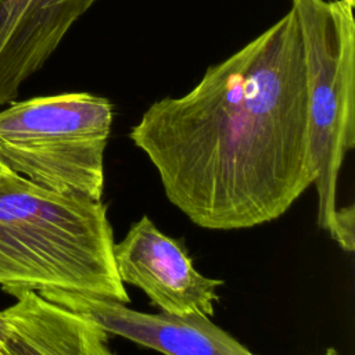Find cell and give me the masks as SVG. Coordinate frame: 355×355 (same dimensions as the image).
Segmentation results:
<instances>
[{"mask_svg": "<svg viewBox=\"0 0 355 355\" xmlns=\"http://www.w3.org/2000/svg\"><path fill=\"white\" fill-rule=\"evenodd\" d=\"M129 139L166 198L194 225L236 230L272 222L313 184L308 65L297 11L220 62L179 97L141 114Z\"/></svg>", "mask_w": 355, "mask_h": 355, "instance_id": "cell-1", "label": "cell"}, {"mask_svg": "<svg viewBox=\"0 0 355 355\" xmlns=\"http://www.w3.org/2000/svg\"><path fill=\"white\" fill-rule=\"evenodd\" d=\"M103 200L62 194L0 171V287L76 293L129 304Z\"/></svg>", "mask_w": 355, "mask_h": 355, "instance_id": "cell-2", "label": "cell"}, {"mask_svg": "<svg viewBox=\"0 0 355 355\" xmlns=\"http://www.w3.org/2000/svg\"><path fill=\"white\" fill-rule=\"evenodd\" d=\"M114 105L87 92L12 101L0 111V161L46 189L103 200Z\"/></svg>", "mask_w": 355, "mask_h": 355, "instance_id": "cell-3", "label": "cell"}, {"mask_svg": "<svg viewBox=\"0 0 355 355\" xmlns=\"http://www.w3.org/2000/svg\"><path fill=\"white\" fill-rule=\"evenodd\" d=\"M306 47L308 153L318 193V226L333 236L337 183L355 147V19L343 0H290Z\"/></svg>", "mask_w": 355, "mask_h": 355, "instance_id": "cell-4", "label": "cell"}, {"mask_svg": "<svg viewBox=\"0 0 355 355\" xmlns=\"http://www.w3.org/2000/svg\"><path fill=\"white\" fill-rule=\"evenodd\" d=\"M114 262L121 282L140 288L159 312L179 318L215 313L223 280L201 275L186 248L147 215L114 244Z\"/></svg>", "mask_w": 355, "mask_h": 355, "instance_id": "cell-5", "label": "cell"}, {"mask_svg": "<svg viewBox=\"0 0 355 355\" xmlns=\"http://www.w3.org/2000/svg\"><path fill=\"white\" fill-rule=\"evenodd\" d=\"M40 295L96 320L112 336L164 355H257L205 316L147 313L128 304L76 293L53 291Z\"/></svg>", "mask_w": 355, "mask_h": 355, "instance_id": "cell-6", "label": "cell"}, {"mask_svg": "<svg viewBox=\"0 0 355 355\" xmlns=\"http://www.w3.org/2000/svg\"><path fill=\"white\" fill-rule=\"evenodd\" d=\"M98 0H0V107L44 67L73 24Z\"/></svg>", "mask_w": 355, "mask_h": 355, "instance_id": "cell-7", "label": "cell"}, {"mask_svg": "<svg viewBox=\"0 0 355 355\" xmlns=\"http://www.w3.org/2000/svg\"><path fill=\"white\" fill-rule=\"evenodd\" d=\"M1 311L0 355H116L110 333L96 320L22 291Z\"/></svg>", "mask_w": 355, "mask_h": 355, "instance_id": "cell-8", "label": "cell"}, {"mask_svg": "<svg viewBox=\"0 0 355 355\" xmlns=\"http://www.w3.org/2000/svg\"><path fill=\"white\" fill-rule=\"evenodd\" d=\"M355 208L354 205L341 207L337 209V220H336V229L333 233V240L337 241V244L347 252H352L355 248Z\"/></svg>", "mask_w": 355, "mask_h": 355, "instance_id": "cell-9", "label": "cell"}, {"mask_svg": "<svg viewBox=\"0 0 355 355\" xmlns=\"http://www.w3.org/2000/svg\"><path fill=\"white\" fill-rule=\"evenodd\" d=\"M324 355H341V354H340L334 347H329V348L326 349Z\"/></svg>", "mask_w": 355, "mask_h": 355, "instance_id": "cell-10", "label": "cell"}, {"mask_svg": "<svg viewBox=\"0 0 355 355\" xmlns=\"http://www.w3.org/2000/svg\"><path fill=\"white\" fill-rule=\"evenodd\" d=\"M343 1H345V3H348L351 6H355V0H343Z\"/></svg>", "mask_w": 355, "mask_h": 355, "instance_id": "cell-11", "label": "cell"}, {"mask_svg": "<svg viewBox=\"0 0 355 355\" xmlns=\"http://www.w3.org/2000/svg\"><path fill=\"white\" fill-rule=\"evenodd\" d=\"M3 169H6V166H4V165H3V162L0 161V171H3Z\"/></svg>", "mask_w": 355, "mask_h": 355, "instance_id": "cell-12", "label": "cell"}]
</instances>
